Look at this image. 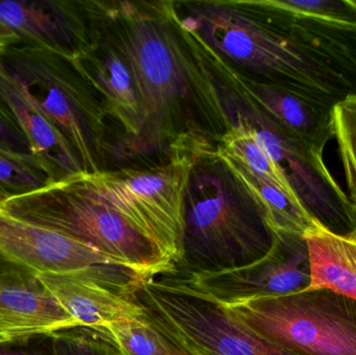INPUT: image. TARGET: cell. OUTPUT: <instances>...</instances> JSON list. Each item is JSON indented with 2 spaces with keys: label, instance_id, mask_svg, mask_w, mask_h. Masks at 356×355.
<instances>
[{
  "label": "cell",
  "instance_id": "8",
  "mask_svg": "<svg viewBox=\"0 0 356 355\" xmlns=\"http://www.w3.org/2000/svg\"><path fill=\"white\" fill-rule=\"evenodd\" d=\"M0 58L64 133L74 148L83 172L102 171L98 167L100 108L88 90L89 83L75 68L72 56L21 40Z\"/></svg>",
  "mask_w": 356,
  "mask_h": 355
},
{
  "label": "cell",
  "instance_id": "24",
  "mask_svg": "<svg viewBox=\"0 0 356 355\" xmlns=\"http://www.w3.org/2000/svg\"><path fill=\"white\" fill-rule=\"evenodd\" d=\"M332 118L348 197L356 214V96H349L336 104Z\"/></svg>",
  "mask_w": 356,
  "mask_h": 355
},
{
  "label": "cell",
  "instance_id": "25",
  "mask_svg": "<svg viewBox=\"0 0 356 355\" xmlns=\"http://www.w3.org/2000/svg\"><path fill=\"white\" fill-rule=\"evenodd\" d=\"M0 355H54L51 333L0 341Z\"/></svg>",
  "mask_w": 356,
  "mask_h": 355
},
{
  "label": "cell",
  "instance_id": "15",
  "mask_svg": "<svg viewBox=\"0 0 356 355\" xmlns=\"http://www.w3.org/2000/svg\"><path fill=\"white\" fill-rule=\"evenodd\" d=\"M255 106L289 135L297 138L323 156L328 142L334 138L332 110L309 101L292 92L259 83L250 90Z\"/></svg>",
  "mask_w": 356,
  "mask_h": 355
},
{
  "label": "cell",
  "instance_id": "19",
  "mask_svg": "<svg viewBox=\"0 0 356 355\" xmlns=\"http://www.w3.org/2000/svg\"><path fill=\"white\" fill-rule=\"evenodd\" d=\"M216 152L259 204L272 231L305 235L313 226L315 220L302 206L295 204L277 188L248 172L232 158L219 154L217 150Z\"/></svg>",
  "mask_w": 356,
  "mask_h": 355
},
{
  "label": "cell",
  "instance_id": "16",
  "mask_svg": "<svg viewBox=\"0 0 356 355\" xmlns=\"http://www.w3.org/2000/svg\"><path fill=\"white\" fill-rule=\"evenodd\" d=\"M72 62L89 85L104 95V106L116 117L129 137L141 133V115L133 74L120 50L93 53L88 45L72 56Z\"/></svg>",
  "mask_w": 356,
  "mask_h": 355
},
{
  "label": "cell",
  "instance_id": "18",
  "mask_svg": "<svg viewBox=\"0 0 356 355\" xmlns=\"http://www.w3.org/2000/svg\"><path fill=\"white\" fill-rule=\"evenodd\" d=\"M220 140L217 148L219 154L232 158L248 172L277 188L295 204L302 206L284 171L261 145L244 116L238 114V123L228 127Z\"/></svg>",
  "mask_w": 356,
  "mask_h": 355
},
{
  "label": "cell",
  "instance_id": "27",
  "mask_svg": "<svg viewBox=\"0 0 356 355\" xmlns=\"http://www.w3.org/2000/svg\"><path fill=\"white\" fill-rule=\"evenodd\" d=\"M330 33L341 42L356 70V29L327 24Z\"/></svg>",
  "mask_w": 356,
  "mask_h": 355
},
{
  "label": "cell",
  "instance_id": "29",
  "mask_svg": "<svg viewBox=\"0 0 356 355\" xmlns=\"http://www.w3.org/2000/svg\"><path fill=\"white\" fill-rule=\"evenodd\" d=\"M6 198H8V196L4 195L3 193H1V192H0V206H1L2 202H3L4 200L6 199Z\"/></svg>",
  "mask_w": 356,
  "mask_h": 355
},
{
  "label": "cell",
  "instance_id": "9",
  "mask_svg": "<svg viewBox=\"0 0 356 355\" xmlns=\"http://www.w3.org/2000/svg\"><path fill=\"white\" fill-rule=\"evenodd\" d=\"M0 254L37 274L91 273L127 287L144 279L88 244L21 220L1 208Z\"/></svg>",
  "mask_w": 356,
  "mask_h": 355
},
{
  "label": "cell",
  "instance_id": "26",
  "mask_svg": "<svg viewBox=\"0 0 356 355\" xmlns=\"http://www.w3.org/2000/svg\"><path fill=\"white\" fill-rule=\"evenodd\" d=\"M0 143L17 151L31 154L24 135L1 96H0Z\"/></svg>",
  "mask_w": 356,
  "mask_h": 355
},
{
  "label": "cell",
  "instance_id": "10",
  "mask_svg": "<svg viewBox=\"0 0 356 355\" xmlns=\"http://www.w3.org/2000/svg\"><path fill=\"white\" fill-rule=\"evenodd\" d=\"M273 233L271 250L249 266L211 274L182 275L199 291L224 306L309 290L312 262L305 235L291 231Z\"/></svg>",
  "mask_w": 356,
  "mask_h": 355
},
{
  "label": "cell",
  "instance_id": "17",
  "mask_svg": "<svg viewBox=\"0 0 356 355\" xmlns=\"http://www.w3.org/2000/svg\"><path fill=\"white\" fill-rule=\"evenodd\" d=\"M305 237L311 254L309 289L326 288L356 302V229L338 235L315 220Z\"/></svg>",
  "mask_w": 356,
  "mask_h": 355
},
{
  "label": "cell",
  "instance_id": "12",
  "mask_svg": "<svg viewBox=\"0 0 356 355\" xmlns=\"http://www.w3.org/2000/svg\"><path fill=\"white\" fill-rule=\"evenodd\" d=\"M38 276L79 327L106 329L143 315L134 297L137 286L127 287L91 273Z\"/></svg>",
  "mask_w": 356,
  "mask_h": 355
},
{
  "label": "cell",
  "instance_id": "11",
  "mask_svg": "<svg viewBox=\"0 0 356 355\" xmlns=\"http://www.w3.org/2000/svg\"><path fill=\"white\" fill-rule=\"evenodd\" d=\"M79 327L37 273L0 254V341Z\"/></svg>",
  "mask_w": 356,
  "mask_h": 355
},
{
  "label": "cell",
  "instance_id": "13",
  "mask_svg": "<svg viewBox=\"0 0 356 355\" xmlns=\"http://www.w3.org/2000/svg\"><path fill=\"white\" fill-rule=\"evenodd\" d=\"M0 96L14 115L29 144V152L58 181L83 172L74 148L64 133L33 101L24 83L0 58Z\"/></svg>",
  "mask_w": 356,
  "mask_h": 355
},
{
  "label": "cell",
  "instance_id": "21",
  "mask_svg": "<svg viewBox=\"0 0 356 355\" xmlns=\"http://www.w3.org/2000/svg\"><path fill=\"white\" fill-rule=\"evenodd\" d=\"M54 183L43 164L29 152L17 151L0 143V192L20 195Z\"/></svg>",
  "mask_w": 356,
  "mask_h": 355
},
{
  "label": "cell",
  "instance_id": "7",
  "mask_svg": "<svg viewBox=\"0 0 356 355\" xmlns=\"http://www.w3.org/2000/svg\"><path fill=\"white\" fill-rule=\"evenodd\" d=\"M222 306L259 337L294 354L356 355V302L332 290Z\"/></svg>",
  "mask_w": 356,
  "mask_h": 355
},
{
  "label": "cell",
  "instance_id": "22",
  "mask_svg": "<svg viewBox=\"0 0 356 355\" xmlns=\"http://www.w3.org/2000/svg\"><path fill=\"white\" fill-rule=\"evenodd\" d=\"M259 2L295 18L356 29V0H265Z\"/></svg>",
  "mask_w": 356,
  "mask_h": 355
},
{
  "label": "cell",
  "instance_id": "6",
  "mask_svg": "<svg viewBox=\"0 0 356 355\" xmlns=\"http://www.w3.org/2000/svg\"><path fill=\"white\" fill-rule=\"evenodd\" d=\"M127 6L121 8L118 49L131 69L139 102L141 133L136 141L144 138L150 148L175 138V148L181 147L186 142L180 140L175 122L186 99V60L162 17Z\"/></svg>",
  "mask_w": 356,
  "mask_h": 355
},
{
  "label": "cell",
  "instance_id": "2",
  "mask_svg": "<svg viewBox=\"0 0 356 355\" xmlns=\"http://www.w3.org/2000/svg\"><path fill=\"white\" fill-rule=\"evenodd\" d=\"M274 233L259 204L218 156H197L184 197L181 256L173 270L211 274L249 266L267 256Z\"/></svg>",
  "mask_w": 356,
  "mask_h": 355
},
{
  "label": "cell",
  "instance_id": "4",
  "mask_svg": "<svg viewBox=\"0 0 356 355\" xmlns=\"http://www.w3.org/2000/svg\"><path fill=\"white\" fill-rule=\"evenodd\" d=\"M203 142L173 149L164 166L81 172L94 193L154 244L171 264L181 256L186 185Z\"/></svg>",
  "mask_w": 356,
  "mask_h": 355
},
{
  "label": "cell",
  "instance_id": "23",
  "mask_svg": "<svg viewBox=\"0 0 356 355\" xmlns=\"http://www.w3.org/2000/svg\"><path fill=\"white\" fill-rule=\"evenodd\" d=\"M54 355H129L106 329L76 327L51 333Z\"/></svg>",
  "mask_w": 356,
  "mask_h": 355
},
{
  "label": "cell",
  "instance_id": "3",
  "mask_svg": "<svg viewBox=\"0 0 356 355\" xmlns=\"http://www.w3.org/2000/svg\"><path fill=\"white\" fill-rule=\"evenodd\" d=\"M0 208L88 244L144 279L175 269L154 244L94 193L81 172L6 198Z\"/></svg>",
  "mask_w": 356,
  "mask_h": 355
},
{
  "label": "cell",
  "instance_id": "14",
  "mask_svg": "<svg viewBox=\"0 0 356 355\" xmlns=\"http://www.w3.org/2000/svg\"><path fill=\"white\" fill-rule=\"evenodd\" d=\"M72 3L65 1H0V19L22 41L74 56L88 45Z\"/></svg>",
  "mask_w": 356,
  "mask_h": 355
},
{
  "label": "cell",
  "instance_id": "5",
  "mask_svg": "<svg viewBox=\"0 0 356 355\" xmlns=\"http://www.w3.org/2000/svg\"><path fill=\"white\" fill-rule=\"evenodd\" d=\"M134 297L148 320L194 355H298L253 333L177 271L142 279Z\"/></svg>",
  "mask_w": 356,
  "mask_h": 355
},
{
  "label": "cell",
  "instance_id": "1",
  "mask_svg": "<svg viewBox=\"0 0 356 355\" xmlns=\"http://www.w3.org/2000/svg\"><path fill=\"white\" fill-rule=\"evenodd\" d=\"M255 12L266 18H254L230 2L195 3L186 25H194L224 56L261 75V83L330 108L356 96L355 77L313 35L284 17L276 19L257 8Z\"/></svg>",
  "mask_w": 356,
  "mask_h": 355
},
{
  "label": "cell",
  "instance_id": "20",
  "mask_svg": "<svg viewBox=\"0 0 356 355\" xmlns=\"http://www.w3.org/2000/svg\"><path fill=\"white\" fill-rule=\"evenodd\" d=\"M129 355H194L144 314L131 322L106 327Z\"/></svg>",
  "mask_w": 356,
  "mask_h": 355
},
{
  "label": "cell",
  "instance_id": "28",
  "mask_svg": "<svg viewBox=\"0 0 356 355\" xmlns=\"http://www.w3.org/2000/svg\"><path fill=\"white\" fill-rule=\"evenodd\" d=\"M20 41V37L10 27L6 26L0 19V58H2L12 46Z\"/></svg>",
  "mask_w": 356,
  "mask_h": 355
}]
</instances>
